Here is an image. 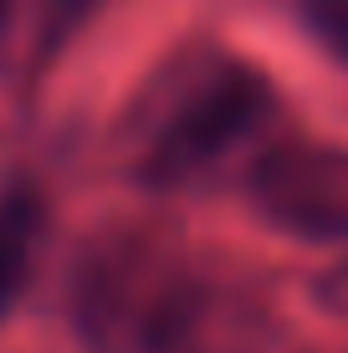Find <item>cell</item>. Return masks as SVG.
<instances>
[{
  "label": "cell",
  "mask_w": 348,
  "mask_h": 353,
  "mask_svg": "<svg viewBox=\"0 0 348 353\" xmlns=\"http://www.w3.org/2000/svg\"><path fill=\"white\" fill-rule=\"evenodd\" d=\"M72 318L92 353H205L221 327V292L185 251L113 230L82 251Z\"/></svg>",
  "instance_id": "1"
},
{
  "label": "cell",
  "mask_w": 348,
  "mask_h": 353,
  "mask_svg": "<svg viewBox=\"0 0 348 353\" xmlns=\"http://www.w3.org/2000/svg\"><path fill=\"white\" fill-rule=\"evenodd\" d=\"M272 82L225 52H185L149 82L134 113V169L154 190H179L221 169L272 118Z\"/></svg>",
  "instance_id": "2"
},
{
  "label": "cell",
  "mask_w": 348,
  "mask_h": 353,
  "mask_svg": "<svg viewBox=\"0 0 348 353\" xmlns=\"http://www.w3.org/2000/svg\"><path fill=\"white\" fill-rule=\"evenodd\" d=\"M261 221L297 241L348 246V149L338 143H277L251 169Z\"/></svg>",
  "instance_id": "3"
},
{
  "label": "cell",
  "mask_w": 348,
  "mask_h": 353,
  "mask_svg": "<svg viewBox=\"0 0 348 353\" xmlns=\"http://www.w3.org/2000/svg\"><path fill=\"white\" fill-rule=\"evenodd\" d=\"M46 236V205L36 185H10L0 190V318L21 302L31 272H36V251Z\"/></svg>",
  "instance_id": "4"
},
{
  "label": "cell",
  "mask_w": 348,
  "mask_h": 353,
  "mask_svg": "<svg viewBox=\"0 0 348 353\" xmlns=\"http://www.w3.org/2000/svg\"><path fill=\"white\" fill-rule=\"evenodd\" d=\"M307 26L348 72V0H307Z\"/></svg>",
  "instance_id": "5"
},
{
  "label": "cell",
  "mask_w": 348,
  "mask_h": 353,
  "mask_svg": "<svg viewBox=\"0 0 348 353\" xmlns=\"http://www.w3.org/2000/svg\"><path fill=\"white\" fill-rule=\"evenodd\" d=\"M313 302L323 312H333V318H348V256L333 261L328 272L313 282Z\"/></svg>",
  "instance_id": "6"
},
{
  "label": "cell",
  "mask_w": 348,
  "mask_h": 353,
  "mask_svg": "<svg viewBox=\"0 0 348 353\" xmlns=\"http://www.w3.org/2000/svg\"><path fill=\"white\" fill-rule=\"evenodd\" d=\"M0 26H6V0H0Z\"/></svg>",
  "instance_id": "7"
}]
</instances>
